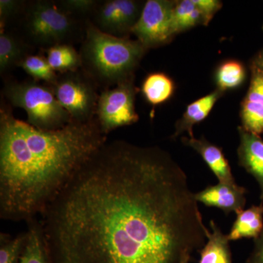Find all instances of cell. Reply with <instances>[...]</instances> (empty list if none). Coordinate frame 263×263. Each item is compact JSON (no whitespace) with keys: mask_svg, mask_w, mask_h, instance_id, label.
<instances>
[{"mask_svg":"<svg viewBox=\"0 0 263 263\" xmlns=\"http://www.w3.org/2000/svg\"><path fill=\"white\" fill-rule=\"evenodd\" d=\"M143 8L139 2L134 0L100 2L91 22L102 32L115 37H127L126 35L131 32L139 19Z\"/></svg>","mask_w":263,"mask_h":263,"instance_id":"9","label":"cell"},{"mask_svg":"<svg viewBox=\"0 0 263 263\" xmlns=\"http://www.w3.org/2000/svg\"><path fill=\"white\" fill-rule=\"evenodd\" d=\"M190 259H191V255L188 254V255L185 256L181 263H190Z\"/></svg>","mask_w":263,"mask_h":263,"instance_id":"31","label":"cell"},{"mask_svg":"<svg viewBox=\"0 0 263 263\" xmlns=\"http://www.w3.org/2000/svg\"><path fill=\"white\" fill-rule=\"evenodd\" d=\"M240 145L238 162L256 179L260 188V200L263 201V140L257 135L238 128Z\"/></svg>","mask_w":263,"mask_h":263,"instance_id":"11","label":"cell"},{"mask_svg":"<svg viewBox=\"0 0 263 263\" xmlns=\"http://www.w3.org/2000/svg\"><path fill=\"white\" fill-rule=\"evenodd\" d=\"M50 86L72 120L86 122L95 119L100 97L98 84L82 69L60 74Z\"/></svg>","mask_w":263,"mask_h":263,"instance_id":"6","label":"cell"},{"mask_svg":"<svg viewBox=\"0 0 263 263\" xmlns=\"http://www.w3.org/2000/svg\"><path fill=\"white\" fill-rule=\"evenodd\" d=\"M247 189L238 183L219 182L210 185L202 191L195 194L198 202L208 207L220 209L226 215L238 212L245 209L247 203Z\"/></svg>","mask_w":263,"mask_h":263,"instance_id":"10","label":"cell"},{"mask_svg":"<svg viewBox=\"0 0 263 263\" xmlns=\"http://www.w3.org/2000/svg\"><path fill=\"white\" fill-rule=\"evenodd\" d=\"M167 152L107 141L42 213L51 263H181L209 230Z\"/></svg>","mask_w":263,"mask_h":263,"instance_id":"1","label":"cell"},{"mask_svg":"<svg viewBox=\"0 0 263 263\" xmlns=\"http://www.w3.org/2000/svg\"><path fill=\"white\" fill-rule=\"evenodd\" d=\"M27 238L18 263H51L45 243L41 221H27Z\"/></svg>","mask_w":263,"mask_h":263,"instance_id":"17","label":"cell"},{"mask_svg":"<svg viewBox=\"0 0 263 263\" xmlns=\"http://www.w3.org/2000/svg\"><path fill=\"white\" fill-rule=\"evenodd\" d=\"M135 89L133 77L118 84L112 89L100 93L97 107V119L105 135L124 126L130 125L139 119L135 108Z\"/></svg>","mask_w":263,"mask_h":263,"instance_id":"7","label":"cell"},{"mask_svg":"<svg viewBox=\"0 0 263 263\" xmlns=\"http://www.w3.org/2000/svg\"><path fill=\"white\" fill-rule=\"evenodd\" d=\"M23 2L18 0H0V28L1 32L6 24L20 11Z\"/></svg>","mask_w":263,"mask_h":263,"instance_id":"27","label":"cell"},{"mask_svg":"<svg viewBox=\"0 0 263 263\" xmlns=\"http://www.w3.org/2000/svg\"><path fill=\"white\" fill-rule=\"evenodd\" d=\"M3 93L12 107L25 110L27 123L38 129L56 130L72 121L48 84L10 81L5 83Z\"/></svg>","mask_w":263,"mask_h":263,"instance_id":"4","label":"cell"},{"mask_svg":"<svg viewBox=\"0 0 263 263\" xmlns=\"http://www.w3.org/2000/svg\"><path fill=\"white\" fill-rule=\"evenodd\" d=\"M253 64L254 68H257V70L263 72V50L256 57Z\"/></svg>","mask_w":263,"mask_h":263,"instance_id":"30","label":"cell"},{"mask_svg":"<svg viewBox=\"0 0 263 263\" xmlns=\"http://www.w3.org/2000/svg\"><path fill=\"white\" fill-rule=\"evenodd\" d=\"M245 100L263 105V72L253 67L252 81Z\"/></svg>","mask_w":263,"mask_h":263,"instance_id":"26","label":"cell"},{"mask_svg":"<svg viewBox=\"0 0 263 263\" xmlns=\"http://www.w3.org/2000/svg\"><path fill=\"white\" fill-rule=\"evenodd\" d=\"M48 64L55 72L65 73L82 68L80 53L70 44H60L46 50Z\"/></svg>","mask_w":263,"mask_h":263,"instance_id":"18","label":"cell"},{"mask_svg":"<svg viewBox=\"0 0 263 263\" xmlns=\"http://www.w3.org/2000/svg\"><path fill=\"white\" fill-rule=\"evenodd\" d=\"M241 119L246 131L257 136L263 133V105L245 100Z\"/></svg>","mask_w":263,"mask_h":263,"instance_id":"23","label":"cell"},{"mask_svg":"<svg viewBox=\"0 0 263 263\" xmlns=\"http://www.w3.org/2000/svg\"><path fill=\"white\" fill-rule=\"evenodd\" d=\"M253 251L247 259V263H263V231L258 238L254 240Z\"/></svg>","mask_w":263,"mask_h":263,"instance_id":"29","label":"cell"},{"mask_svg":"<svg viewBox=\"0 0 263 263\" xmlns=\"http://www.w3.org/2000/svg\"><path fill=\"white\" fill-rule=\"evenodd\" d=\"M146 50L138 40L105 34L87 21L79 52L81 69L98 86L109 89L133 76Z\"/></svg>","mask_w":263,"mask_h":263,"instance_id":"3","label":"cell"},{"mask_svg":"<svg viewBox=\"0 0 263 263\" xmlns=\"http://www.w3.org/2000/svg\"><path fill=\"white\" fill-rule=\"evenodd\" d=\"M98 119L45 131L0 109V216L29 221L42 214L90 157L106 143Z\"/></svg>","mask_w":263,"mask_h":263,"instance_id":"2","label":"cell"},{"mask_svg":"<svg viewBox=\"0 0 263 263\" xmlns=\"http://www.w3.org/2000/svg\"><path fill=\"white\" fill-rule=\"evenodd\" d=\"M198 24H203V18L193 0H182L175 3L171 17V35Z\"/></svg>","mask_w":263,"mask_h":263,"instance_id":"19","label":"cell"},{"mask_svg":"<svg viewBox=\"0 0 263 263\" xmlns=\"http://www.w3.org/2000/svg\"><path fill=\"white\" fill-rule=\"evenodd\" d=\"M27 233L18 235L14 238H8L5 234H1L0 247V263H18L26 242Z\"/></svg>","mask_w":263,"mask_h":263,"instance_id":"24","label":"cell"},{"mask_svg":"<svg viewBox=\"0 0 263 263\" xmlns=\"http://www.w3.org/2000/svg\"><path fill=\"white\" fill-rule=\"evenodd\" d=\"M24 29L29 42L47 50L57 45L70 44L79 26L75 17L56 3L38 0L26 9Z\"/></svg>","mask_w":263,"mask_h":263,"instance_id":"5","label":"cell"},{"mask_svg":"<svg viewBox=\"0 0 263 263\" xmlns=\"http://www.w3.org/2000/svg\"><path fill=\"white\" fill-rule=\"evenodd\" d=\"M221 91L219 89L216 90L189 105L183 117L176 124V132L172 138H176L184 132H187L189 136L193 138L194 126L201 122L209 116L216 102L221 96Z\"/></svg>","mask_w":263,"mask_h":263,"instance_id":"15","label":"cell"},{"mask_svg":"<svg viewBox=\"0 0 263 263\" xmlns=\"http://www.w3.org/2000/svg\"><path fill=\"white\" fill-rule=\"evenodd\" d=\"M246 72L241 63L236 61L224 62L218 69L216 79L221 91L238 87L245 81Z\"/></svg>","mask_w":263,"mask_h":263,"instance_id":"22","label":"cell"},{"mask_svg":"<svg viewBox=\"0 0 263 263\" xmlns=\"http://www.w3.org/2000/svg\"><path fill=\"white\" fill-rule=\"evenodd\" d=\"M18 67L22 69L34 81H43L51 86L56 82L58 75L48 64L46 57L40 55H29L20 62Z\"/></svg>","mask_w":263,"mask_h":263,"instance_id":"21","label":"cell"},{"mask_svg":"<svg viewBox=\"0 0 263 263\" xmlns=\"http://www.w3.org/2000/svg\"><path fill=\"white\" fill-rule=\"evenodd\" d=\"M98 3L96 0H61L57 5L66 13L75 17L92 15Z\"/></svg>","mask_w":263,"mask_h":263,"instance_id":"25","label":"cell"},{"mask_svg":"<svg viewBox=\"0 0 263 263\" xmlns=\"http://www.w3.org/2000/svg\"><path fill=\"white\" fill-rule=\"evenodd\" d=\"M181 141L185 146L191 147L201 156L202 160L219 180V182L236 183L231 167L221 148L202 137L200 139H196L195 137H185Z\"/></svg>","mask_w":263,"mask_h":263,"instance_id":"12","label":"cell"},{"mask_svg":"<svg viewBox=\"0 0 263 263\" xmlns=\"http://www.w3.org/2000/svg\"><path fill=\"white\" fill-rule=\"evenodd\" d=\"M203 18V24L207 25L214 15L220 9L221 3L217 0H193Z\"/></svg>","mask_w":263,"mask_h":263,"instance_id":"28","label":"cell"},{"mask_svg":"<svg viewBox=\"0 0 263 263\" xmlns=\"http://www.w3.org/2000/svg\"><path fill=\"white\" fill-rule=\"evenodd\" d=\"M236 219L228 234L230 240L258 238L263 231V203L235 213Z\"/></svg>","mask_w":263,"mask_h":263,"instance_id":"13","label":"cell"},{"mask_svg":"<svg viewBox=\"0 0 263 263\" xmlns=\"http://www.w3.org/2000/svg\"><path fill=\"white\" fill-rule=\"evenodd\" d=\"M174 2L148 0L131 33L146 49L167 42L172 37L171 22Z\"/></svg>","mask_w":263,"mask_h":263,"instance_id":"8","label":"cell"},{"mask_svg":"<svg viewBox=\"0 0 263 263\" xmlns=\"http://www.w3.org/2000/svg\"><path fill=\"white\" fill-rule=\"evenodd\" d=\"M30 51V46L22 38L5 31L0 34V73L18 67Z\"/></svg>","mask_w":263,"mask_h":263,"instance_id":"16","label":"cell"},{"mask_svg":"<svg viewBox=\"0 0 263 263\" xmlns=\"http://www.w3.org/2000/svg\"><path fill=\"white\" fill-rule=\"evenodd\" d=\"M174 91V82L168 76L162 72L150 74L142 86V91L147 101L153 105L167 101Z\"/></svg>","mask_w":263,"mask_h":263,"instance_id":"20","label":"cell"},{"mask_svg":"<svg viewBox=\"0 0 263 263\" xmlns=\"http://www.w3.org/2000/svg\"><path fill=\"white\" fill-rule=\"evenodd\" d=\"M212 231L208 234L207 243L200 251L199 263H233L229 238L214 220L210 221Z\"/></svg>","mask_w":263,"mask_h":263,"instance_id":"14","label":"cell"}]
</instances>
